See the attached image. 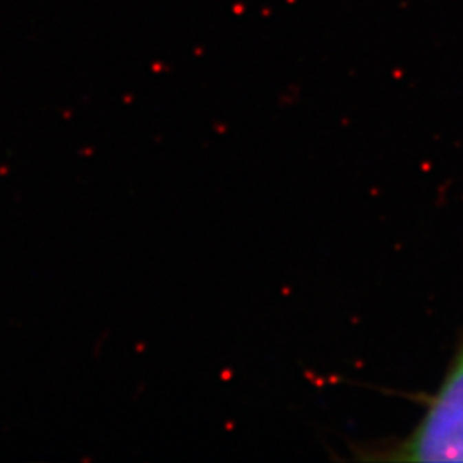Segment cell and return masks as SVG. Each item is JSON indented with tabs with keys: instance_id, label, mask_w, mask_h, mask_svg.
I'll return each mask as SVG.
<instances>
[{
	"instance_id": "6da1fadb",
	"label": "cell",
	"mask_w": 463,
	"mask_h": 463,
	"mask_svg": "<svg viewBox=\"0 0 463 463\" xmlns=\"http://www.w3.org/2000/svg\"><path fill=\"white\" fill-rule=\"evenodd\" d=\"M424 413L405 438L371 444L364 460L463 463V335L441 385L426 400Z\"/></svg>"
}]
</instances>
